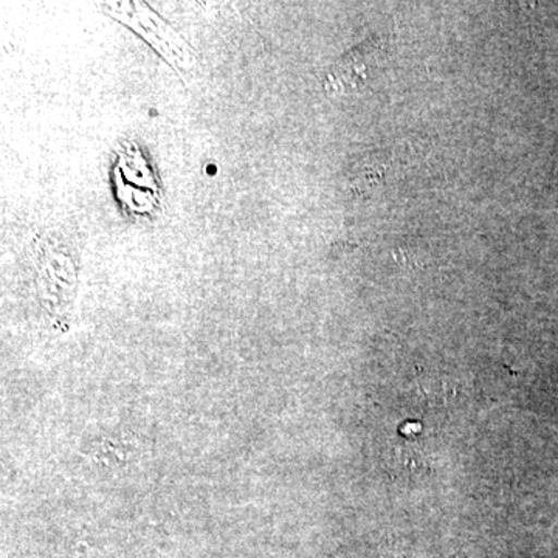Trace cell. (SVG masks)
Wrapping results in <instances>:
<instances>
[{
  "mask_svg": "<svg viewBox=\"0 0 558 558\" xmlns=\"http://www.w3.org/2000/svg\"><path fill=\"white\" fill-rule=\"evenodd\" d=\"M102 7L106 13L142 36L179 72L189 73L196 69V54L189 43L145 3L108 2L102 3Z\"/></svg>",
  "mask_w": 558,
  "mask_h": 558,
  "instance_id": "6da1fadb",
  "label": "cell"
},
{
  "mask_svg": "<svg viewBox=\"0 0 558 558\" xmlns=\"http://www.w3.org/2000/svg\"><path fill=\"white\" fill-rule=\"evenodd\" d=\"M369 46H360L357 49L348 53L347 57L341 58L326 78V89L329 92H341L348 89H355L359 84L366 80V64L363 61L365 51H368Z\"/></svg>",
  "mask_w": 558,
  "mask_h": 558,
  "instance_id": "7a4b0ae2",
  "label": "cell"
}]
</instances>
